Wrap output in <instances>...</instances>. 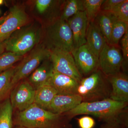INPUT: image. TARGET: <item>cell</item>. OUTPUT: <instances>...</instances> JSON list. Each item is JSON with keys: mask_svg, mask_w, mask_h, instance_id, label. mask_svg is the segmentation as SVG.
<instances>
[{"mask_svg": "<svg viewBox=\"0 0 128 128\" xmlns=\"http://www.w3.org/2000/svg\"><path fill=\"white\" fill-rule=\"evenodd\" d=\"M6 15H4V16H2L0 18V25L4 20L6 17Z\"/></svg>", "mask_w": 128, "mask_h": 128, "instance_id": "33", "label": "cell"}, {"mask_svg": "<svg viewBox=\"0 0 128 128\" xmlns=\"http://www.w3.org/2000/svg\"><path fill=\"white\" fill-rule=\"evenodd\" d=\"M112 88L110 82L98 68L79 82L76 94L83 102H91L110 98Z\"/></svg>", "mask_w": 128, "mask_h": 128, "instance_id": "2", "label": "cell"}, {"mask_svg": "<svg viewBox=\"0 0 128 128\" xmlns=\"http://www.w3.org/2000/svg\"><path fill=\"white\" fill-rule=\"evenodd\" d=\"M104 0H84V12L88 24L95 20L101 11V6Z\"/></svg>", "mask_w": 128, "mask_h": 128, "instance_id": "24", "label": "cell"}, {"mask_svg": "<svg viewBox=\"0 0 128 128\" xmlns=\"http://www.w3.org/2000/svg\"><path fill=\"white\" fill-rule=\"evenodd\" d=\"M61 7V13L59 18L66 21L80 12L84 11V0L64 1Z\"/></svg>", "mask_w": 128, "mask_h": 128, "instance_id": "20", "label": "cell"}, {"mask_svg": "<svg viewBox=\"0 0 128 128\" xmlns=\"http://www.w3.org/2000/svg\"><path fill=\"white\" fill-rule=\"evenodd\" d=\"M4 3V0H0V5Z\"/></svg>", "mask_w": 128, "mask_h": 128, "instance_id": "34", "label": "cell"}, {"mask_svg": "<svg viewBox=\"0 0 128 128\" xmlns=\"http://www.w3.org/2000/svg\"><path fill=\"white\" fill-rule=\"evenodd\" d=\"M128 105V102L108 98L91 102H82L74 109L64 114L69 119L78 115L90 114L104 123L116 122L122 126L123 115Z\"/></svg>", "mask_w": 128, "mask_h": 128, "instance_id": "1", "label": "cell"}, {"mask_svg": "<svg viewBox=\"0 0 128 128\" xmlns=\"http://www.w3.org/2000/svg\"><path fill=\"white\" fill-rule=\"evenodd\" d=\"M42 36L40 28L26 25L14 32L5 41V50L24 56L38 45Z\"/></svg>", "mask_w": 128, "mask_h": 128, "instance_id": "5", "label": "cell"}, {"mask_svg": "<svg viewBox=\"0 0 128 128\" xmlns=\"http://www.w3.org/2000/svg\"><path fill=\"white\" fill-rule=\"evenodd\" d=\"M123 64L122 54L118 46L106 43L98 57L99 68L106 76L121 72Z\"/></svg>", "mask_w": 128, "mask_h": 128, "instance_id": "8", "label": "cell"}, {"mask_svg": "<svg viewBox=\"0 0 128 128\" xmlns=\"http://www.w3.org/2000/svg\"><path fill=\"white\" fill-rule=\"evenodd\" d=\"M120 41L121 48L122 52L123 64L124 62H125L126 64H128V30L121 38Z\"/></svg>", "mask_w": 128, "mask_h": 128, "instance_id": "28", "label": "cell"}, {"mask_svg": "<svg viewBox=\"0 0 128 128\" xmlns=\"http://www.w3.org/2000/svg\"><path fill=\"white\" fill-rule=\"evenodd\" d=\"M54 71L68 76L80 82L83 77L78 71L72 54L59 50H50Z\"/></svg>", "mask_w": 128, "mask_h": 128, "instance_id": "9", "label": "cell"}, {"mask_svg": "<svg viewBox=\"0 0 128 128\" xmlns=\"http://www.w3.org/2000/svg\"><path fill=\"white\" fill-rule=\"evenodd\" d=\"M82 102V98L78 94H57L53 99L48 111L62 114L74 109Z\"/></svg>", "mask_w": 128, "mask_h": 128, "instance_id": "14", "label": "cell"}, {"mask_svg": "<svg viewBox=\"0 0 128 128\" xmlns=\"http://www.w3.org/2000/svg\"><path fill=\"white\" fill-rule=\"evenodd\" d=\"M29 16L22 6L15 5L0 25V42L6 40L13 33L29 23Z\"/></svg>", "mask_w": 128, "mask_h": 128, "instance_id": "7", "label": "cell"}, {"mask_svg": "<svg viewBox=\"0 0 128 128\" xmlns=\"http://www.w3.org/2000/svg\"><path fill=\"white\" fill-rule=\"evenodd\" d=\"M50 51L44 44L37 45L16 67L12 79L11 85L14 87L18 82L31 74L42 62L50 57Z\"/></svg>", "mask_w": 128, "mask_h": 128, "instance_id": "6", "label": "cell"}, {"mask_svg": "<svg viewBox=\"0 0 128 128\" xmlns=\"http://www.w3.org/2000/svg\"><path fill=\"white\" fill-rule=\"evenodd\" d=\"M100 128H126L116 122L104 123Z\"/></svg>", "mask_w": 128, "mask_h": 128, "instance_id": "31", "label": "cell"}, {"mask_svg": "<svg viewBox=\"0 0 128 128\" xmlns=\"http://www.w3.org/2000/svg\"><path fill=\"white\" fill-rule=\"evenodd\" d=\"M24 56L10 52L0 54V73L13 67V65L22 60Z\"/></svg>", "mask_w": 128, "mask_h": 128, "instance_id": "25", "label": "cell"}, {"mask_svg": "<svg viewBox=\"0 0 128 128\" xmlns=\"http://www.w3.org/2000/svg\"><path fill=\"white\" fill-rule=\"evenodd\" d=\"M79 82L68 76L53 71L49 85L56 90L58 94L74 95L76 94Z\"/></svg>", "mask_w": 128, "mask_h": 128, "instance_id": "15", "label": "cell"}, {"mask_svg": "<svg viewBox=\"0 0 128 128\" xmlns=\"http://www.w3.org/2000/svg\"><path fill=\"white\" fill-rule=\"evenodd\" d=\"M113 16L110 12L101 10L95 21L106 40L107 43L111 44V36Z\"/></svg>", "mask_w": 128, "mask_h": 128, "instance_id": "19", "label": "cell"}, {"mask_svg": "<svg viewBox=\"0 0 128 128\" xmlns=\"http://www.w3.org/2000/svg\"><path fill=\"white\" fill-rule=\"evenodd\" d=\"M80 128H93L96 122L93 118L89 116H84L77 119Z\"/></svg>", "mask_w": 128, "mask_h": 128, "instance_id": "29", "label": "cell"}, {"mask_svg": "<svg viewBox=\"0 0 128 128\" xmlns=\"http://www.w3.org/2000/svg\"><path fill=\"white\" fill-rule=\"evenodd\" d=\"M15 70V67L13 66L0 73V102L5 99L12 89L11 82Z\"/></svg>", "mask_w": 128, "mask_h": 128, "instance_id": "22", "label": "cell"}, {"mask_svg": "<svg viewBox=\"0 0 128 128\" xmlns=\"http://www.w3.org/2000/svg\"><path fill=\"white\" fill-rule=\"evenodd\" d=\"M124 0H104L101 10L111 12L117 6L123 2Z\"/></svg>", "mask_w": 128, "mask_h": 128, "instance_id": "30", "label": "cell"}, {"mask_svg": "<svg viewBox=\"0 0 128 128\" xmlns=\"http://www.w3.org/2000/svg\"><path fill=\"white\" fill-rule=\"evenodd\" d=\"M53 71L52 64L49 58L43 61L28 76V80L36 90L43 86L49 85Z\"/></svg>", "mask_w": 128, "mask_h": 128, "instance_id": "16", "label": "cell"}, {"mask_svg": "<svg viewBox=\"0 0 128 128\" xmlns=\"http://www.w3.org/2000/svg\"><path fill=\"white\" fill-rule=\"evenodd\" d=\"M13 108L9 98L0 102V128H12Z\"/></svg>", "mask_w": 128, "mask_h": 128, "instance_id": "21", "label": "cell"}, {"mask_svg": "<svg viewBox=\"0 0 128 128\" xmlns=\"http://www.w3.org/2000/svg\"><path fill=\"white\" fill-rule=\"evenodd\" d=\"M6 48L5 41L2 42H0V54L4 52Z\"/></svg>", "mask_w": 128, "mask_h": 128, "instance_id": "32", "label": "cell"}, {"mask_svg": "<svg viewBox=\"0 0 128 128\" xmlns=\"http://www.w3.org/2000/svg\"><path fill=\"white\" fill-rule=\"evenodd\" d=\"M35 89L28 80L18 82L10 94V100L13 109L24 111L34 103Z\"/></svg>", "mask_w": 128, "mask_h": 128, "instance_id": "10", "label": "cell"}, {"mask_svg": "<svg viewBox=\"0 0 128 128\" xmlns=\"http://www.w3.org/2000/svg\"><path fill=\"white\" fill-rule=\"evenodd\" d=\"M67 22L72 32L74 49L86 44L88 24L85 12H80L69 18Z\"/></svg>", "mask_w": 128, "mask_h": 128, "instance_id": "12", "label": "cell"}, {"mask_svg": "<svg viewBox=\"0 0 128 128\" xmlns=\"http://www.w3.org/2000/svg\"><path fill=\"white\" fill-rule=\"evenodd\" d=\"M107 77L112 88L109 98L116 102H128V75L120 72Z\"/></svg>", "mask_w": 128, "mask_h": 128, "instance_id": "13", "label": "cell"}, {"mask_svg": "<svg viewBox=\"0 0 128 128\" xmlns=\"http://www.w3.org/2000/svg\"><path fill=\"white\" fill-rule=\"evenodd\" d=\"M106 43V40L95 21L88 24L86 44L98 59L100 53Z\"/></svg>", "mask_w": 128, "mask_h": 128, "instance_id": "17", "label": "cell"}, {"mask_svg": "<svg viewBox=\"0 0 128 128\" xmlns=\"http://www.w3.org/2000/svg\"><path fill=\"white\" fill-rule=\"evenodd\" d=\"M128 30V23L118 20L113 16L110 44L118 46L120 41Z\"/></svg>", "mask_w": 128, "mask_h": 128, "instance_id": "23", "label": "cell"}, {"mask_svg": "<svg viewBox=\"0 0 128 128\" xmlns=\"http://www.w3.org/2000/svg\"><path fill=\"white\" fill-rule=\"evenodd\" d=\"M62 116L44 110L34 103L18 112L16 121L18 126L26 128H56Z\"/></svg>", "mask_w": 128, "mask_h": 128, "instance_id": "4", "label": "cell"}, {"mask_svg": "<svg viewBox=\"0 0 128 128\" xmlns=\"http://www.w3.org/2000/svg\"><path fill=\"white\" fill-rule=\"evenodd\" d=\"M24 128V127H22V126H18V127H17V128Z\"/></svg>", "mask_w": 128, "mask_h": 128, "instance_id": "35", "label": "cell"}, {"mask_svg": "<svg viewBox=\"0 0 128 128\" xmlns=\"http://www.w3.org/2000/svg\"><path fill=\"white\" fill-rule=\"evenodd\" d=\"M59 1L52 0H37L35 2L36 9L40 14L46 13L52 7L58 4Z\"/></svg>", "mask_w": 128, "mask_h": 128, "instance_id": "27", "label": "cell"}, {"mask_svg": "<svg viewBox=\"0 0 128 128\" xmlns=\"http://www.w3.org/2000/svg\"><path fill=\"white\" fill-rule=\"evenodd\" d=\"M78 71L82 76H89L99 68L98 59L86 44L71 52Z\"/></svg>", "mask_w": 128, "mask_h": 128, "instance_id": "11", "label": "cell"}, {"mask_svg": "<svg viewBox=\"0 0 128 128\" xmlns=\"http://www.w3.org/2000/svg\"><path fill=\"white\" fill-rule=\"evenodd\" d=\"M58 94L52 86L45 85L35 90L34 103L44 110H49L50 104Z\"/></svg>", "mask_w": 128, "mask_h": 128, "instance_id": "18", "label": "cell"}, {"mask_svg": "<svg viewBox=\"0 0 128 128\" xmlns=\"http://www.w3.org/2000/svg\"><path fill=\"white\" fill-rule=\"evenodd\" d=\"M110 12L118 20L128 23V0H124Z\"/></svg>", "mask_w": 128, "mask_h": 128, "instance_id": "26", "label": "cell"}, {"mask_svg": "<svg viewBox=\"0 0 128 128\" xmlns=\"http://www.w3.org/2000/svg\"><path fill=\"white\" fill-rule=\"evenodd\" d=\"M44 44L50 50H59L71 53L73 36L67 21L58 18L48 22L44 32Z\"/></svg>", "mask_w": 128, "mask_h": 128, "instance_id": "3", "label": "cell"}]
</instances>
